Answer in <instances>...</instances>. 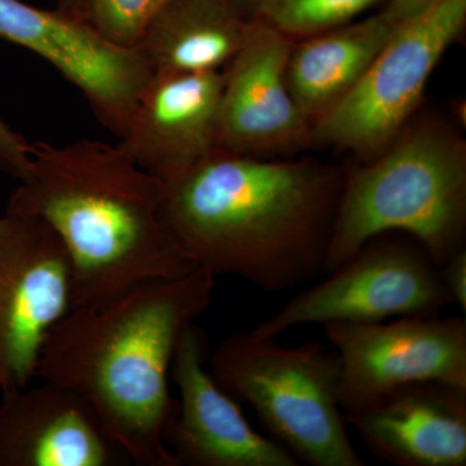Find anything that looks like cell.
I'll list each match as a JSON object with an SVG mask.
<instances>
[{
    "mask_svg": "<svg viewBox=\"0 0 466 466\" xmlns=\"http://www.w3.org/2000/svg\"><path fill=\"white\" fill-rule=\"evenodd\" d=\"M165 186V226L193 265L267 293L324 272L343 171L217 149Z\"/></svg>",
    "mask_w": 466,
    "mask_h": 466,
    "instance_id": "obj_1",
    "label": "cell"
},
{
    "mask_svg": "<svg viewBox=\"0 0 466 466\" xmlns=\"http://www.w3.org/2000/svg\"><path fill=\"white\" fill-rule=\"evenodd\" d=\"M214 284L216 276L196 267L70 309L43 343L35 377L76 394L137 464L179 466L165 443L177 408L168 373L184 330L210 306Z\"/></svg>",
    "mask_w": 466,
    "mask_h": 466,
    "instance_id": "obj_2",
    "label": "cell"
},
{
    "mask_svg": "<svg viewBox=\"0 0 466 466\" xmlns=\"http://www.w3.org/2000/svg\"><path fill=\"white\" fill-rule=\"evenodd\" d=\"M165 183L119 144L38 142L5 211L39 218L57 233L72 269L70 309L87 308L198 267L165 226Z\"/></svg>",
    "mask_w": 466,
    "mask_h": 466,
    "instance_id": "obj_3",
    "label": "cell"
},
{
    "mask_svg": "<svg viewBox=\"0 0 466 466\" xmlns=\"http://www.w3.org/2000/svg\"><path fill=\"white\" fill-rule=\"evenodd\" d=\"M390 232L412 236L440 268L466 249V147L441 122L408 124L375 157L343 171L324 274Z\"/></svg>",
    "mask_w": 466,
    "mask_h": 466,
    "instance_id": "obj_4",
    "label": "cell"
},
{
    "mask_svg": "<svg viewBox=\"0 0 466 466\" xmlns=\"http://www.w3.org/2000/svg\"><path fill=\"white\" fill-rule=\"evenodd\" d=\"M208 358L218 386L253 407L269 438L299 464L364 465L339 404L337 352L315 342L287 348L250 330L227 337Z\"/></svg>",
    "mask_w": 466,
    "mask_h": 466,
    "instance_id": "obj_5",
    "label": "cell"
},
{
    "mask_svg": "<svg viewBox=\"0 0 466 466\" xmlns=\"http://www.w3.org/2000/svg\"><path fill=\"white\" fill-rule=\"evenodd\" d=\"M466 23V0H441L395 27L366 73L311 126L309 143L375 157L408 124Z\"/></svg>",
    "mask_w": 466,
    "mask_h": 466,
    "instance_id": "obj_6",
    "label": "cell"
},
{
    "mask_svg": "<svg viewBox=\"0 0 466 466\" xmlns=\"http://www.w3.org/2000/svg\"><path fill=\"white\" fill-rule=\"evenodd\" d=\"M324 281L303 290L251 332L276 337L302 324L377 323L435 317L455 305L441 268L416 244L383 235L366 242Z\"/></svg>",
    "mask_w": 466,
    "mask_h": 466,
    "instance_id": "obj_7",
    "label": "cell"
},
{
    "mask_svg": "<svg viewBox=\"0 0 466 466\" xmlns=\"http://www.w3.org/2000/svg\"><path fill=\"white\" fill-rule=\"evenodd\" d=\"M72 306V269L57 233L36 217L0 216V392L35 379L48 333Z\"/></svg>",
    "mask_w": 466,
    "mask_h": 466,
    "instance_id": "obj_8",
    "label": "cell"
},
{
    "mask_svg": "<svg viewBox=\"0 0 466 466\" xmlns=\"http://www.w3.org/2000/svg\"><path fill=\"white\" fill-rule=\"evenodd\" d=\"M0 38L45 58L90 104L100 124L121 139L153 70L140 48L119 47L85 18L0 0Z\"/></svg>",
    "mask_w": 466,
    "mask_h": 466,
    "instance_id": "obj_9",
    "label": "cell"
},
{
    "mask_svg": "<svg viewBox=\"0 0 466 466\" xmlns=\"http://www.w3.org/2000/svg\"><path fill=\"white\" fill-rule=\"evenodd\" d=\"M323 327L339 359L342 410L407 383L438 381L466 389L464 318L435 315Z\"/></svg>",
    "mask_w": 466,
    "mask_h": 466,
    "instance_id": "obj_10",
    "label": "cell"
},
{
    "mask_svg": "<svg viewBox=\"0 0 466 466\" xmlns=\"http://www.w3.org/2000/svg\"><path fill=\"white\" fill-rule=\"evenodd\" d=\"M293 42L274 27L249 20L240 50L222 70L218 149L271 157L309 143L311 124L287 84Z\"/></svg>",
    "mask_w": 466,
    "mask_h": 466,
    "instance_id": "obj_11",
    "label": "cell"
},
{
    "mask_svg": "<svg viewBox=\"0 0 466 466\" xmlns=\"http://www.w3.org/2000/svg\"><path fill=\"white\" fill-rule=\"evenodd\" d=\"M207 334L195 323L184 330L171 372L179 390L165 443L179 466H297L281 444L254 431L238 401L207 368Z\"/></svg>",
    "mask_w": 466,
    "mask_h": 466,
    "instance_id": "obj_12",
    "label": "cell"
},
{
    "mask_svg": "<svg viewBox=\"0 0 466 466\" xmlns=\"http://www.w3.org/2000/svg\"><path fill=\"white\" fill-rule=\"evenodd\" d=\"M223 73L153 76L119 147L165 184L218 149Z\"/></svg>",
    "mask_w": 466,
    "mask_h": 466,
    "instance_id": "obj_13",
    "label": "cell"
},
{
    "mask_svg": "<svg viewBox=\"0 0 466 466\" xmlns=\"http://www.w3.org/2000/svg\"><path fill=\"white\" fill-rule=\"evenodd\" d=\"M377 458L397 466L466 465V389L412 382L343 410Z\"/></svg>",
    "mask_w": 466,
    "mask_h": 466,
    "instance_id": "obj_14",
    "label": "cell"
},
{
    "mask_svg": "<svg viewBox=\"0 0 466 466\" xmlns=\"http://www.w3.org/2000/svg\"><path fill=\"white\" fill-rule=\"evenodd\" d=\"M115 444L76 394L43 381L2 391L0 466H108Z\"/></svg>",
    "mask_w": 466,
    "mask_h": 466,
    "instance_id": "obj_15",
    "label": "cell"
},
{
    "mask_svg": "<svg viewBox=\"0 0 466 466\" xmlns=\"http://www.w3.org/2000/svg\"><path fill=\"white\" fill-rule=\"evenodd\" d=\"M395 27L376 14L293 42L288 88L311 126L358 84Z\"/></svg>",
    "mask_w": 466,
    "mask_h": 466,
    "instance_id": "obj_16",
    "label": "cell"
},
{
    "mask_svg": "<svg viewBox=\"0 0 466 466\" xmlns=\"http://www.w3.org/2000/svg\"><path fill=\"white\" fill-rule=\"evenodd\" d=\"M248 26L232 0H174L150 24L139 48L153 76L222 72Z\"/></svg>",
    "mask_w": 466,
    "mask_h": 466,
    "instance_id": "obj_17",
    "label": "cell"
},
{
    "mask_svg": "<svg viewBox=\"0 0 466 466\" xmlns=\"http://www.w3.org/2000/svg\"><path fill=\"white\" fill-rule=\"evenodd\" d=\"M382 0H232L248 20L302 39L358 20Z\"/></svg>",
    "mask_w": 466,
    "mask_h": 466,
    "instance_id": "obj_18",
    "label": "cell"
},
{
    "mask_svg": "<svg viewBox=\"0 0 466 466\" xmlns=\"http://www.w3.org/2000/svg\"><path fill=\"white\" fill-rule=\"evenodd\" d=\"M174 0H88L86 21L119 47L139 48L144 34Z\"/></svg>",
    "mask_w": 466,
    "mask_h": 466,
    "instance_id": "obj_19",
    "label": "cell"
},
{
    "mask_svg": "<svg viewBox=\"0 0 466 466\" xmlns=\"http://www.w3.org/2000/svg\"><path fill=\"white\" fill-rule=\"evenodd\" d=\"M32 164V144L0 118V171L24 179Z\"/></svg>",
    "mask_w": 466,
    "mask_h": 466,
    "instance_id": "obj_20",
    "label": "cell"
},
{
    "mask_svg": "<svg viewBox=\"0 0 466 466\" xmlns=\"http://www.w3.org/2000/svg\"><path fill=\"white\" fill-rule=\"evenodd\" d=\"M441 280L453 303L466 311V249L451 257L441 267Z\"/></svg>",
    "mask_w": 466,
    "mask_h": 466,
    "instance_id": "obj_21",
    "label": "cell"
},
{
    "mask_svg": "<svg viewBox=\"0 0 466 466\" xmlns=\"http://www.w3.org/2000/svg\"><path fill=\"white\" fill-rule=\"evenodd\" d=\"M440 2L441 0H386L379 14L391 25L398 26L424 14Z\"/></svg>",
    "mask_w": 466,
    "mask_h": 466,
    "instance_id": "obj_22",
    "label": "cell"
},
{
    "mask_svg": "<svg viewBox=\"0 0 466 466\" xmlns=\"http://www.w3.org/2000/svg\"><path fill=\"white\" fill-rule=\"evenodd\" d=\"M88 0H58L57 8L72 16L85 18Z\"/></svg>",
    "mask_w": 466,
    "mask_h": 466,
    "instance_id": "obj_23",
    "label": "cell"
}]
</instances>
